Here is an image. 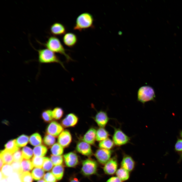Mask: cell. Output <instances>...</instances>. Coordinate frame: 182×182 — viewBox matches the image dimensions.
I'll use <instances>...</instances> for the list:
<instances>
[{
  "instance_id": "4316f807",
  "label": "cell",
  "mask_w": 182,
  "mask_h": 182,
  "mask_svg": "<svg viewBox=\"0 0 182 182\" xmlns=\"http://www.w3.org/2000/svg\"><path fill=\"white\" fill-rule=\"evenodd\" d=\"M44 174V170L41 168H34L31 172L32 177L35 180H39L42 178Z\"/></svg>"
},
{
  "instance_id": "60d3db41",
  "label": "cell",
  "mask_w": 182,
  "mask_h": 182,
  "mask_svg": "<svg viewBox=\"0 0 182 182\" xmlns=\"http://www.w3.org/2000/svg\"><path fill=\"white\" fill-rule=\"evenodd\" d=\"M20 175L17 173L13 172L8 178V182H22L21 180Z\"/></svg>"
},
{
  "instance_id": "bcb514c9",
  "label": "cell",
  "mask_w": 182,
  "mask_h": 182,
  "mask_svg": "<svg viewBox=\"0 0 182 182\" xmlns=\"http://www.w3.org/2000/svg\"><path fill=\"white\" fill-rule=\"evenodd\" d=\"M0 170H1L2 168L3 167V164H4L2 158L0 157Z\"/></svg>"
},
{
  "instance_id": "6da1fadb",
  "label": "cell",
  "mask_w": 182,
  "mask_h": 182,
  "mask_svg": "<svg viewBox=\"0 0 182 182\" xmlns=\"http://www.w3.org/2000/svg\"><path fill=\"white\" fill-rule=\"evenodd\" d=\"M42 44L47 49L53 52L63 55L67 61L73 60L70 56L66 53V49L60 40L56 36H52L50 37L46 43Z\"/></svg>"
},
{
  "instance_id": "ac0fdd59",
  "label": "cell",
  "mask_w": 182,
  "mask_h": 182,
  "mask_svg": "<svg viewBox=\"0 0 182 182\" xmlns=\"http://www.w3.org/2000/svg\"><path fill=\"white\" fill-rule=\"evenodd\" d=\"M96 130L94 128H91L84 135L82 141L90 145H94L96 140Z\"/></svg>"
},
{
  "instance_id": "7dc6e473",
  "label": "cell",
  "mask_w": 182,
  "mask_h": 182,
  "mask_svg": "<svg viewBox=\"0 0 182 182\" xmlns=\"http://www.w3.org/2000/svg\"><path fill=\"white\" fill-rule=\"evenodd\" d=\"M0 182H8L7 178H4L0 180Z\"/></svg>"
},
{
  "instance_id": "e0dca14e",
  "label": "cell",
  "mask_w": 182,
  "mask_h": 182,
  "mask_svg": "<svg viewBox=\"0 0 182 182\" xmlns=\"http://www.w3.org/2000/svg\"><path fill=\"white\" fill-rule=\"evenodd\" d=\"M134 166V162L131 156L127 155L124 156L121 163V168L130 172L133 169Z\"/></svg>"
},
{
  "instance_id": "ba28073f",
  "label": "cell",
  "mask_w": 182,
  "mask_h": 182,
  "mask_svg": "<svg viewBox=\"0 0 182 182\" xmlns=\"http://www.w3.org/2000/svg\"><path fill=\"white\" fill-rule=\"evenodd\" d=\"M63 130V127L61 125L56 121H53L48 126L47 132L48 134L56 137Z\"/></svg>"
},
{
  "instance_id": "f6af8a7d",
  "label": "cell",
  "mask_w": 182,
  "mask_h": 182,
  "mask_svg": "<svg viewBox=\"0 0 182 182\" xmlns=\"http://www.w3.org/2000/svg\"><path fill=\"white\" fill-rule=\"evenodd\" d=\"M122 181L117 176L112 177L108 179L106 182H122Z\"/></svg>"
},
{
  "instance_id": "e575fe53",
  "label": "cell",
  "mask_w": 182,
  "mask_h": 182,
  "mask_svg": "<svg viewBox=\"0 0 182 182\" xmlns=\"http://www.w3.org/2000/svg\"><path fill=\"white\" fill-rule=\"evenodd\" d=\"M53 165L51 160L49 158L44 157L43 163L42 167L44 170L45 171H50L52 168Z\"/></svg>"
},
{
  "instance_id": "277c9868",
  "label": "cell",
  "mask_w": 182,
  "mask_h": 182,
  "mask_svg": "<svg viewBox=\"0 0 182 182\" xmlns=\"http://www.w3.org/2000/svg\"><path fill=\"white\" fill-rule=\"evenodd\" d=\"M155 97L153 88L149 86H144L141 87L138 92V100L143 104L153 100Z\"/></svg>"
},
{
  "instance_id": "f1b7e54d",
  "label": "cell",
  "mask_w": 182,
  "mask_h": 182,
  "mask_svg": "<svg viewBox=\"0 0 182 182\" xmlns=\"http://www.w3.org/2000/svg\"><path fill=\"white\" fill-rule=\"evenodd\" d=\"M29 139L28 136L24 134L22 135L16 139V143L19 148L24 146L28 143Z\"/></svg>"
},
{
  "instance_id": "83f0119b",
  "label": "cell",
  "mask_w": 182,
  "mask_h": 182,
  "mask_svg": "<svg viewBox=\"0 0 182 182\" xmlns=\"http://www.w3.org/2000/svg\"><path fill=\"white\" fill-rule=\"evenodd\" d=\"M0 172L4 178H7L14 172L11 165L8 164L4 165L2 168Z\"/></svg>"
},
{
  "instance_id": "f546056e",
  "label": "cell",
  "mask_w": 182,
  "mask_h": 182,
  "mask_svg": "<svg viewBox=\"0 0 182 182\" xmlns=\"http://www.w3.org/2000/svg\"><path fill=\"white\" fill-rule=\"evenodd\" d=\"M51 150L53 155H61L63 152V147L58 143L52 146Z\"/></svg>"
},
{
  "instance_id": "7a4b0ae2",
  "label": "cell",
  "mask_w": 182,
  "mask_h": 182,
  "mask_svg": "<svg viewBox=\"0 0 182 182\" xmlns=\"http://www.w3.org/2000/svg\"><path fill=\"white\" fill-rule=\"evenodd\" d=\"M94 19L89 13L84 12L79 15L76 19L73 30L81 32L90 28H93Z\"/></svg>"
},
{
  "instance_id": "7402d4cb",
  "label": "cell",
  "mask_w": 182,
  "mask_h": 182,
  "mask_svg": "<svg viewBox=\"0 0 182 182\" xmlns=\"http://www.w3.org/2000/svg\"><path fill=\"white\" fill-rule=\"evenodd\" d=\"M5 149L12 154L19 150L16 142V139L11 140L7 142L5 145Z\"/></svg>"
},
{
  "instance_id": "5b68a950",
  "label": "cell",
  "mask_w": 182,
  "mask_h": 182,
  "mask_svg": "<svg viewBox=\"0 0 182 182\" xmlns=\"http://www.w3.org/2000/svg\"><path fill=\"white\" fill-rule=\"evenodd\" d=\"M113 127L114 131L112 136V140L115 145L120 146L129 142L130 138L121 129L119 128Z\"/></svg>"
},
{
  "instance_id": "7c38bea8",
  "label": "cell",
  "mask_w": 182,
  "mask_h": 182,
  "mask_svg": "<svg viewBox=\"0 0 182 182\" xmlns=\"http://www.w3.org/2000/svg\"><path fill=\"white\" fill-rule=\"evenodd\" d=\"M76 148L78 152L84 155L89 156L92 154V151L90 145L83 141L77 143Z\"/></svg>"
},
{
  "instance_id": "cb8c5ba5",
  "label": "cell",
  "mask_w": 182,
  "mask_h": 182,
  "mask_svg": "<svg viewBox=\"0 0 182 182\" xmlns=\"http://www.w3.org/2000/svg\"><path fill=\"white\" fill-rule=\"evenodd\" d=\"M114 145L112 140L109 138L99 142V146L100 148L108 150L111 149Z\"/></svg>"
},
{
  "instance_id": "603a6c76",
  "label": "cell",
  "mask_w": 182,
  "mask_h": 182,
  "mask_svg": "<svg viewBox=\"0 0 182 182\" xmlns=\"http://www.w3.org/2000/svg\"><path fill=\"white\" fill-rule=\"evenodd\" d=\"M47 151V148L45 146L40 145L34 147L33 151L34 156L43 157L46 154Z\"/></svg>"
},
{
  "instance_id": "f35d334b",
  "label": "cell",
  "mask_w": 182,
  "mask_h": 182,
  "mask_svg": "<svg viewBox=\"0 0 182 182\" xmlns=\"http://www.w3.org/2000/svg\"><path fill=\"white\" fill-rule=\"evenodd\" d=\"M11 165L14 172L20 175L22 173L23 171L20 163L14 161L12 163Z\"/></svg>"
},
{
  "instance_id": "c3c4849f",
  "label": "cell",
  "mask_w": 182,
  "mask_h": 182,
  "mask_svg": "<svg viewBox=\"0 0 182 182\" xmlns=\"http://www.w3.org/2000/svg\"><path fill=\"white\" fill-rule=\"evenodd\" d=\"M70 182H79L77 179H74L72 180Z\"/></svg>"
},
{
  "instance_id": "44dd1931",
  "label": "cell",
  "mask_w": 182,
  "mask_h": 182,
  "mask_svg": "<svg viewBox=\"0 0 182 182\" xmlns=\"http://www.w3.org/2000/svg\"><path fill=\"white\" fill-rule=\"evenodd\" d=\"M64 169L61 165H56L53 168L52 173L56 179L59 180L61 179L63 175Z\"/></svg>"
},
{
  "instance_id": "d6a6232c",
  "label": "cell",
  "mask_w": 182,
  "mask_h": 182,
  "mask_svg": "<svg viewBox=\"0 0 182 182\" xmlns=\"http://www.w3.org/2000/svg\"><path fill=\"white\" fill-rule=\"evenodd\" d=\"M22 152L23 158L27 160L31 158L33 154V151L32 149L27 146L23 148Z\"/></svg>"
},
{
  "instance_id": "b9f144b4",
  "label": "cell",
  "mask_w": 182,
  "mask_h": 182,
  "mask_svg": "<svg viewBox=\"0 0 182 182\" xmlns=\"http://www.w3.org/2000/svg\"><path fill=\"white\" fill-rule=\"evenodd\" d=\"M13 157L14 162L21 163L23 160L22 151L19 150L13 153Z\"/></svg>"
},
{
  "instance_id": "484cf974",
  "label": "cell",
  "mask_w": 182,
  "mask_h": 182,
  "mask_svg": "<svg viewBox=\"0 0 182 182\" xmlns=\"http://www.w3.org/2000/svg\"><path fill=\"white\" fill-rule=\"evenodd\" d=\"M116 175L122 181L128 179L129 177V172L121 167L117 170Z\"/></svg>"
},
{
  "instance_id": "2e32d148",
  "label": "cell",
  "mask_w": 182,
  "mask_h": 182,
  "mask_svg": "<svg viewBox=\"0 0 182 182\" xmlns=\"http://www.w3.org/2000/svg\"><path fill=\"white\" fill-rule=\"evenodd\" d=\"M66 165L69 167L75 166L78 162V158L77 154L73 152H70L63 155Z\"/></svg>"
},
{
  "instance_id": "9c48e42d",
  "label": "cell",
  "mask_w": 182,
  "mask_h": 182,
  "mask_svg": "<svg viewBox=\"0 0 182 182\" xmlns=\"http://www.w3.org/2000/svg\"><path fill=\"white\" fill-rule=\"evenodd\" d=\"M72 141V137L70 132L65 130L63 131L59 135L58 142L63 148L68 146Z\"/></svg>"
},
{
  "instance_id": "f907efd6",
  "label": "cell",
  "mask_w": 182,
  "mask_h": 182,
  "mask_svg": "<svg viewBox=\"0 0 182 182\" xmlns=\"http://www.w3.org/2000/svg\"><path fill=\"white\" fill-rule=\"evenodd\" d=\"M182 160V153L181 154L180 158L179 160V161H180L181 160Z\"/></svg>"
},
{
  "instance_id": "681fc988",
  "label": "cell",
  "mask_w": 182,
  "mask_h": 182,
  "mask_svg": "<svg viewBox=\"0 0 182 182\" xmlns=\"http://www.w3.org/2000/svg\"><path fill=\"white\" fill-rule=\"evenodd\" d=\"M37 182H47L43 179H41L38 180Z\"/></svg>"
},
{
  "instance_id": "8d00e7d4",
  "label": "cell",
  "mask_w": 182,
  "mask_h": 182,
  "mask_svg": "<svg viewBox=\"0 0 182 182\" xmlns=\"http://www.w3.org/2000/svg\"><path fill=\"white\" fill-rule=\"evenodd\" d=\"M42 116L43 120L47 122L51 121L53 118L52 111L50 110H48L43 112Z\"/></svg>"
},
{
  "instance_id": "ee69618b",
  "label": "cell",
  "mask_w": 182,
  "mask_h": 182,
  "mask_svg": "<svg viewBox=\"0 0 182 182\" xmlns=\"http://www.w3.org/2000/svg\"><path fill=\"white\" fill-rule=\"evenodd\" d=\"M175 149L177 151H182V139L177 140L175 145Z\"/></svg>"
},
{
  "instance_id": "d590c367",
  "label": "cell",
  "mask_w": 182,
  "mask_h": 182,
  "mask_svg": "<svg viewBox=\"0 0 182 182\" xmlns=\"http://www.w3.org/2000/svg\"><path fill=\"white\" fill-rule=\"evenodd\" d=\"M53 118L57 120L60 119L63 116V111L60 107H56L52 111Z\"/></svg>"
},
{
  "instance_id": "d6986e66",
  "label": "cell",
  "mask_w": 182,
  "mask_h": 182,
  "mask_svg": "<svg viewBox=\"0 0 182 182\" xmlns=\"http://www.w3.org/2000/svg\"><path fill=\"white\" fill-rule=\"evenodd\" d=\"M0 155L4 164L10 165L13 162V160L12 154L6 149L1 151Z\"/></svg>"
},
{
  "instance_id": "9a60e30c",
  "label": "cell",
  "mask_w": 182,
  "mask_h": 182,
  "mask_svg": "<svg viewBox=\"0 0 182 182\" xmlns=\"http://www.w3.org/2000/svg\"><path fill=\"white\" fill-rule=\"evenodd\" d=\"M78 120V117L75 114L70 113L62 120L61 125L65 128L74 127L77 124Z\"/></svg>"
},
{
  "instance_id": "30bf717a",
  "label": "cell",
  "mask_w": 182,
  "mask_h": 182,
  "mask_svg": "<svg viewBox=\"0 0 182 182\" xmlns=\"http://www.w3.org/2000/svg\"><path fill=\"white\" fill-rule=\"evenodd\" d=\"M51 33L54 36L64 35L66 33V29L62 24L56 22L52 24L50 28Z\"/></svg>"
},
{
  "instance_id": "ab89813d",
  "label": "cell",
  "mask_w": 182,
  "mask_h": 182,
  "mask_svg": "<svg viewBox=\"0 0 182 182\" xmlns=\"http://www.w3.org/2000/svg\"><path fill=\"white\" fill-rule=\"evenodd\" d=\"M51 160L54 165H61L63 162V158L61 155H51Z\"/></svg>"
},
{
  "instance_id": "ffe728a7",
  "label": "cell",
  "mask_w": 182,
  "mask_h": 182,
  "mask_svg": "<svg viewBox=\"0 0 182 182\" xmlns=\"http://www.w3.org/2000/svg\"><path fill=\"white\" fill-rule=\"evenodd\" d=\"M110 134L104 128L100 127L96 132V140L100 142L108 138Z\"/></svg>"
},
{
  "instance_id": "5bb4252c",
  "label": "cell",
  "mask_w": 182,
  "mask_h": 182,
  "mask_svg": "<svg viewBox=\"0 0 182 182\" xmlns=\"http://www.w3.org/2000/svg\"><path fill=\"white\" fill-rule=\"evenodd\" d=\"M62 40L65 45L69 47L72 48L76 44L78 38L77 35L74 33L68 32L63 35Z\"/></svg>"
},
{
  "instance_id": "7bdbcfd3",
  "label": "cell",
  "mask_w": 182,
  "mask_h": 182,
  "mask_svg": "<svg viewBox=\"0 0 182 182\" xmlns=\"http://www.w3.org/2000/svg\"><path fill=\"white\" fill-rule=\"evenodd\" d=\"M43 179L47 182H56V179L52 173L48 172L44 176Z\"/></svg>"
},
{
  "instance_id": "4fadbf2b",
  "label": "cell",
  "mask_w": 182,
  "mask_h": 182,
  "mask_svg": "<svg viewBox=\"0 0 182 182\" xmlns=\"http://www.w3.org/2000/svg\"><path fill=\"white\" fill-rule=\"evenodd\" d=\"M118 163L115 157H113L109 160L105 164L104 167L105 173L108 175H112L117 171Z\"/></svg>"
},
{
  "instance_id": "1f68e13d",
  "label": "cell",
  "mask_w": 182,
  "mask_h": 182,
  "mask_svg": "<svg viewBox=\"0 0 182 182\" xmlns=\"http://www.w3.org/2000/svg\"><path fill=\"white\" fill-rule=\"evenodd\" d=\"M32 162L34 167L40 168L42 167L44 157L34 156L32 159Z\"/></svg>"
},
{
  "instance_id": "4dcf8cb0",
  "label": "cell",
  "mask_w": 182,
  "mask_h": 182,
  "mask_svg": "<svg viewBox=\"0 0 182 182\" xmlns=\"http://www.w3.org/2000/svg\"><path fill=\"white\" fill-rule=\"evenodd\" d=\"M21 165L23 172L29 171L32 170L34 167L32 162L30 160L24 159L21 162Z\"/></svg>"
},
{
  "instance_id": "d4e9b609",
  "label": "cell",
  "mask_w": 182,
  "mask_h": 182,
  "mask_svg": "<svg viewBox=\"0 0 182 182\" xmlns=\"http://www.w3.org/2000/svg\"><path fill=\"white\" fill-rule=\"evenodd\" d=\"M29 141L30 144L33 146L40 145L42 143V139L40 135L38 133H35L30 137Z\"/></svg>"
},
{
  "instance_id": "52a82bcc",
  "label": "cell",
  "mask_w": 182,
  "mask_h": 182,
  "mask_svg": "<svg viewBox=\"0 0 182 182\" xmlns=\"http://www.w3.org/2000/svg\"><path fill=\"white\" fill-rule=\"evenodd\" d=\"M112 153L110 150L100 148L96 151L95 156L100 163L105 164L110 159Z\"/></svg>"
},
{
  "instance_id": "836d02e7",
  "label": "cell",
  "mask_w": 182,
  "mask_h": 182,
  "mask_svg": "<svg viewBox=\"0 0 182 182\" xmlns=\"http://www.w3.org/2000/svg\"><path fill=\"white\" fill-rule=\"evenodd\" d=\"M55 137L47 133L43 138L44 143L46 145L49 146H53L56 140Z\"/></svg>"
},
{
  "instance_id": "8992f818",
  "label": "cell",
  "mask_w": 182,
  "mask_h": 182,
  "mask_svg": "<svg viewBox=\"0 0 182 182\" xmlns=\"http://www.w3.org/2000/svg\"><path fill=\"white\" fill-rule=\"evenodd\" d=\"M97 167V164L95 161L90 159H87L82 162V171L85 175H91L96 172Z\"/></svg>"
},
{
  "instance_id": "8fae6325",
  "label": "cell",
  "mask_w": 182,
  "mask_h": 182,
  "mask_svg": "<svg viewBox=\"0 0 182 182\" xmlns=\"http://www.w3.org/2000/svg\"><path fill=\"white\" fill-rule=\"evenodd\" d=\"M94 119L100 127L104 128L107 124L109 118L106 112L101 110L96 114Z\"/></svg>"
},
{
  "instance_id": "3957f363",
  "label": "cell",
  "mask_w": 182,
  "mask_h": 182,
  "mask_svg": "<svg viewBox=\"0 0 182 182\" xmlns=\"http://www.w3.org/2000/svg\"><path fill=\"white\" fill-rule=\"evenodd\" d=\"M38 55V61L42 63H56L59 64L65 69L63 63L54 53L47 49L36 50Z\"/></svg>"
},
{
  "instance_id": "816d5d0a",
  "label": "cell",
  "mask_w": 182,
  "mask_h": 182,
  "mask_svg": "<svg viewBox=\"0 0 182 182\" xmlns=\"http://www.w3.org/2000/svg\"><path fill=\"white\" fill-rule=\"evenodd\" d=\"M180 136L182 138V131L180 132Z\"/></svg>"
},
{
  "instance_id": "74e56055",
  "label": "cell",
  "mask_w": 182,
  "mask_h": 182,
  "mask_svg": "<svg viewBox=\"0 0 182 182\" xmlns=\"http://www.w3.org/2000/svg\"><path fill=\"white\" fill-rule=\"evenodd\" d=\"M22 182H32L33 179L31 173L29 172H24L20 175Z\"/></svg>"
}]
</instances>
